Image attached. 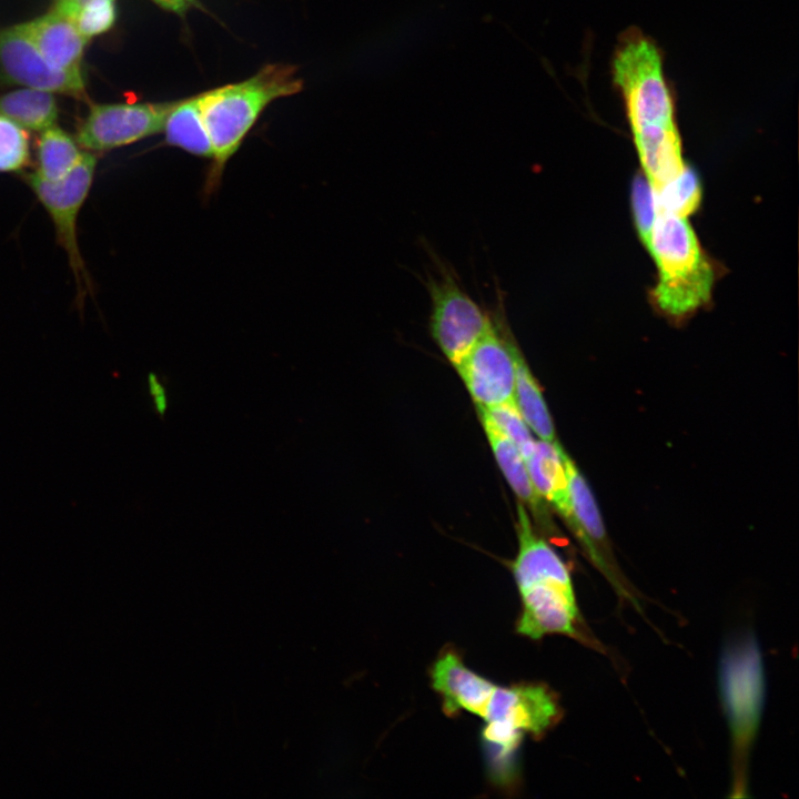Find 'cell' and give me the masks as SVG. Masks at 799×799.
Returning a JSON list of instances; mask_svg holds the SVG:
<instances>
[{
	"label": "cell",
	"mask_w": 799,
	"mask_h": 799,
	"mask_svg": "<svg viewBox=\"0 0 799 799\" xmlns=\"http://www.w3.org/2000/svg\"><path fill=\"white\" fill-rule=\"evenodd\" d=\"M644 244L657 266L649 299L658 312L682 321L709 303L715 266L687 218L657 209Z\"/></svg>",
	"instance_id": "1"
},
{
	"label": "cell",
	"mask_w": 799,
	"mask_h": 799,
	"mask_svg": "<svg viewBox=\"0 0 799 799\" xmlns=\"http://www.w3.org/2000/svg\"><path fill=\"white\" fill-rule=\"evenodd\" d=\"M302 88L295 65L267 63L245 80L201 92L202 117L212 145L208 186L220 182L226 163L267 105Z\"/></svg>",
	"instance_id": "2"
},
{
	"label": "cell",
	"mask_w": 799,
	"mask_h": 799,
	"mask_svg": "<svg viewBox=\"0 0 799 799\" xmlns=\"http://www.w3.org/2000/svg\"><path fill=\"white\" fill-rule=\"evenodd\" d=\"M719 686L731 738L732 798L748 790V763L765 702V671L758 643L751 635L732 639L724 648Z\"/></svg>",
	"instance_id": "3"
},
{
	"label": "cell",
	"mask_w": 799,
	"mask_h": 799,
	"mask_svg": "<svg viewBox=\"0 0 799 799\" xmlns=\"http://www.w3.org/2000/svg\"><path fill=\"white\" fill-rule=\"evenodd\" d=\"M559 715L554 694L544 685H496L482 732L495 777L503 782L513 773V758L525 734L540 737L559 720Z\"/></svg>",
	"instance_id": "4"
},
{
	"label": "cell",
	"mask_w": 799,
	"mask_h": 799,
	"mask_svg": "<svg viewBox=\"0 0 799 799\" xmlns=\"http://www.w3.org/2000/svg\"><path fill=\"white\" fill-rule=\"evenodd\" d=\"M95 165V155L83 152L73 171L59 182L44 181L36 173L27 176V183L50 215L57 240L68 256L80 303L91 292L92 284L78 244L77 222L91 189Z\"/></svg>",
	"instance_id": "5"
},
{
	"label": "cell",
	"mask_w": 799,
	"mask_h": 799,
	"mask_svg": "<svg viewBox=\"0 0 799 799\" xmlns=\"http://www.w3.org/2000/svg\"><path fill=\"white\" fill-rule=\"evenodd\" d=\"M427 291L432 337L446 358L456 366L488 330L492 315L449 272L443 271L438 276L429 277Z\"/></svg>",
	"instance_id": "6"
},
{
	"label": "cell",
	"mask_w": 799,
	"mask_h": 799,
	"mask_svg": "<svg viewBox=\"0 0 799 799\" xmlns=\"http://www.w3.org/2000/svg\"><path fill=\"white\" fill-rule=\"evenodd\" d=\"M496 309L485 334L455 366L477 407L514 401L516 347L506 333L504 309Z\"/></svg>",
	"instance_id": "7"
},
{
	"label": "cell",
	"mask_w": 799,
	"mask_h": 799,
	"mask_svg": "<svg viewBox=\"0 0 799 799\" xmlns=\"http://www.w3.org/2000/svg\"><path fill=\"white\" fill-rule=\"evenodd\" d=\"M178 100L91 105L77 143L89 151H110L154 135L162 132Z\"/></svg>",
	"instance_id": "8"
},
{
	"label": "cell",
	"mask_w": 799,
	"mask_h": 799,
	"mask_svg": "<svg viewBox=\"0 0 799 799\" xmlns=\"http://www.w3.org/2000/svg\"><path fill=\"white\" fill-rule=\"evenodd\" d=\"M0 77L7 84L79 99L85 94L82 70L60 69L50 63L17 26L0 29Z\"/></svg>",
	"instance_id": "9"
},
{
	"label": "cell",
	"mask_w": 799,
	"mask_h": 799,
	"mask_svg": "<svg viewBox=\"0 0 799 799\" xmlns=\"http://www.w3.org/2000/svg\"><path fill=\"white\" fill-rule=\"evenodd\" d=\"M431 678L446 715L465 710L483 719L496 685L471 670L455 651L447 650L435 660Z\"/></svg>",
	"instance_id": "10"
},
{
	"label": "cell",
	"mask_w": 799,
	"mask_h": 799,
	"mask_svg": "<svg viewBox=\"0 0 799 799\" xmlns=\"http://www.w3.org/2000/svg\"><path fill=\"white\" fill-rule=\"evenodd\" d=\"M17 27L53 65L65 70L81 69L88 40L65 14L53 8L50 12Z\"/></svg>",
	"instance_id": "11"
},
{
	"label": "cell",
	"mask_w": 799,
	"mask_h": 799,
	"mask_svg": "<svg viewBox=\"0 0 799 799\" xmlns=\"http://www.w3.org/2000/svg\"><path fill=\"white\" fill-rule=\"evenodd\" d=\"M519 548L513 565L518 590L545 584L573 585L569 570L559 555L533 534L529 519L518 505Z\"/></svg>",
	"instance_id": "12"
},
{
	"label": "cell",
	"mask_w": 799,
	"mask_h": 799,
	"mask_svg": "<svg viewBox=\"0 0 799 799\" xmlns=\"http://www.w3.org/2000/svg\"><path fill=\"white\" fill-rule=\"evenodd\" d=\"M563 451L557 441L540 439L536 442L533 453L525 462L537 494L548 500L572 524Z\"/></svg>",
	"instance_id": "13"
},
{
	"label": "cell",
	"mask_w": 799,
	"mask_h": 799,
	"mask_svg": "<svg viewBox=\"0 0 799 799\" xmlns=\"http://www.w3.org/2000/svg\"><path fill=\"white\" fill-rule=\"evenodd\" d=\"M162 132L166 144L193 155L212 158V145L201 111V93L179 99L168 114Z\"/></svg>",
	"instance_id": "14"
},
{
	"label": "cell",
	"mask_w": 799,
	"mask_h": 799,
	"mask_svg": "<svg viewBox=\"0 0 799 799\" xmlns=\"http://www.w3.org/2000/svg\"><path fill=\"white\" fill-rule=\"evenodd\" d=\"M0 113L22 129L41 132L54 125L58 105L52 92L24 88L0 95Z\"/></svg>",
	"instance_id": "15"
},
{
	"label": "cell",
	"mask_w": 799,
	"mask_h": 799,
	"mask_svg": "<svg viewBox=\"0 0 799 799\" xmlns=\"http://www.w3.org/2000/svg\"><path fill=\"white\" fill-rule=\"evenodd\" d=\"M514 402L527 426L542 441H556L554 424L540 388L519 351L516 353Z\"/></svg>",
	"instance_id": "16"
},
{
	"label": "cell",
	"mask_w": 799,
	"mask_h": 799,
	"mask_svg": "<svg viewBox=\"0 0 799 799\" xmlns=\"http://www.w3.org/2000/svg\"><path fill=\"white\" fill-rule=\"evenodd\" d=\"M83 152L62 129L52 125L41 131L37 146L39 178L59 182L67 178L79 163Z\"/></svg>",
	"instance_id": "17"
},
{
	"label": "cell",
	"mask_w": 799,
	"mask_h": 799,
	"mask_svg": "<svg viewBox=\"0 0 799 799\" xmlns=\"http://www.w3.org/2000/svg\"><path fill=\"white\" fill-rule=\"evenodd\" d=\"M481 421L498 466L513 490L533 509L539 508L540 496L534 488L526 462L518 448L498 432L488 419L481 416Z\"/></svg>",
	"instance_id": "18"
},
{
	"label": "cell",
	"mask_w": 799,
	"mask_h": 799,
	"mask_svg": "<svg viewBox=\"0 0 799 799\" xmlns=\"http://www.w3.org/2000/svg\"><path fill=\"white\" fill-rule=\"evenodd\" d=\"M654 195L658 210L687 218L700 205L701 185L696 173L686 166L676 179L654 191Z\"/></svg>",
	"instance_id": "19"
},
{
	"label": "cell",
	"mask_w": 799,
	"mask_h": 799,
	"mask_svg": "<svg viewBox=\"0 0 799 799\" xmlns=\"http://www.w3.org/2000/svg\"><path fill=\"white\" fill-rule=\"evenodd\" d=\"M479 416L488 419L493 426L507 437L526 461L535 448L536 441L520 415L514 401L492 407H477Z\"/></svg>",
	"instance_id": "20"
},
{
	"label": "cell",
	"mask_w": 799,
	"mask_h": 799,
	"mask_svg": "<svg viewBox=\"0 0 799 799\" xmlns=\"http://www.w3.org/2000/svg\"><path fill=\"white\" fill-rule=\"evenodd\" d=\"M29 153L24 129L0 113V172L23 169L29 161Z\"/></svg>",
	"instance_id": "21"
},
{
	"label": "cell",
	"mask_w": 799,
	"mask_h": 799,
	"mask_svg": "<svg viewBox=\"0 0 799 799\" xmlns=\"http://www.w3.org/2000/svg\"><path fill=\"white\" fill-rule=\"evenodd\" d=\"M88 40L110 30L117 20L115 0H89L69 17Z\"/></svg>",
	"instance_id": "22"
},
{
	"label": "cell",
	"mask_w": 799,
	"mask_h": 799,
	"mask_svg": "<svg viewBox=\"0 0 799 799\" xmlns=\"http://www.w3.org/2000/svg\"><path fill=\"white\" fill-rule=\"evenodd\" d=\"M633 215L639 237L644 243L657 213L654 191L646 178L637 176L631 189Z\"/></svg>",
	"instance_id": "23"
},
{
	"label": "cell",
	"mask_w": 799,
	"mask_h": 799,
	"mask_svg": "<svg viewBox=\"0 0 799 799\" xmlns=\"http://www.w3.org/2000/svg\"><path fill=\"white\" fill-rule=\"evenodd\" d=\"M146 384L154 412L158 415L163 416L169 406V397L163 383L160 381L158 375L150 373L148 375Z\"/></svg>",
	"instance_id": "24"
},
{
	"label": "cell",
	"mask_w": 799,
	"mask_h": 799,
	"mask_svg": "<svg viewBox=\"0 0 799 799\" xmlns=\"http://www.w3.org/2000/svg\"><path fill=\"white\" fill-rule=\"evenodd\" d=\"M161 9L174 13L181 18L193 8L201 7L199 0H151Z\"/></svg>",
	"instance_id": "25"
},
{
	"label": "cell",
	"mask_w": 799,
	"mask_h": 799,
	"mask_svg": "<svg viewBox=\"0 0 799 799\" xmlns=\"http://www.w3.org/2000/svg\"><path fill=\"white\" fill-rule=\"evenodd\" d=\"M87 1L89 0H67L63 2L54 3V9L65 14L67 17H70L79 6Z\"/></svg>",
	"instance_id": "26"
}]
</instances>
